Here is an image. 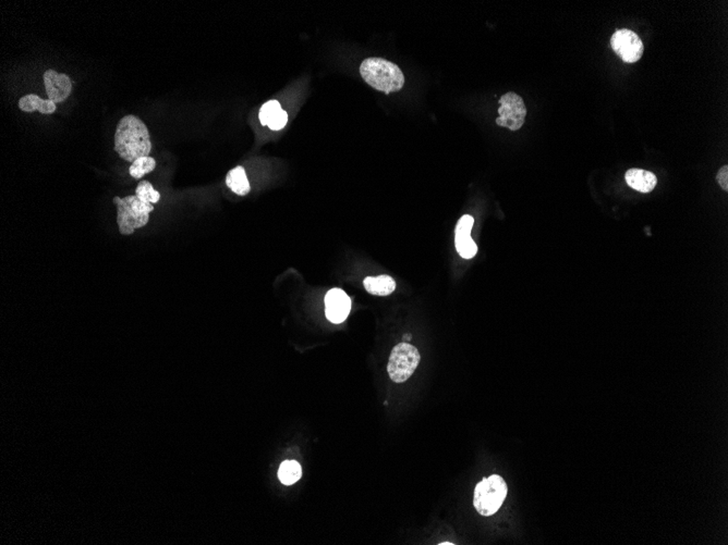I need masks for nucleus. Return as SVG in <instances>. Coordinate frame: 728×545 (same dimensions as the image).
Instances as JSON below:
<instances>
[{
	"mask_svg": "<svg viewBox=\"0 0 728 545\" xmlns=\"http://www.w3.org/2000/svg\"><path fill=\"white\" fill-rule=\"evenodd\" d=\"M114 203L117 206L119 231L123 235H131L137 229L146 226L150 220V213L154 211L153 204L144 203L137 195L125 198L116 196Z\"/></svg>",
	"mask_w": 728,
	"mask_h": 545,
	"instance_id": "obj_3",
	"label": "nucleus"
},
{
	"mask_svg": "<svg viewBox=\"0 0 728 545\" xmlns=\"http://www.w3.org/2000/svg\"><path fill=\"white\" fill-rule=\"evenodd\" d=\"M44 84L49 100L55 104L64 102L71 94V80L67 74L58 73L54 70H47L44 73Z\"/></svg>",
	"mask_w": 728,
	"mask_h": 545,
	"instance_id": "obj_10",
	"label": "nucleus"
},
{
	"mask_svg": "<svg viewBox=\"0 0 728 545\" xmlns=\"http://www.w3.org/2000/svg\"><path fill=\"white\" fill-rule=\"evenodd\" d=\"M280 109H283V108H281L279 102H277V100H270V102H265L260 109V114H259V118H260V122L262 123V125L268 127V120L276 112L279 111Z\"/></svg>",
	"mask_w": 728,
	"mask_h": 545,
	"instance_id": "obj_18",
	"label": "nucleus"
},
{
	"mask_svg": "<svg viewBox=\"0 0 728 545\" xmlns=\"http://www.w3.org/2000/svg\"><path fill=\"white\" fill-rule=\"evenodd\" d=\"M19 108L22 111H40L44 114H54L57 109L56 104L54 102H51L49 99H47V100L42 99L41 97L35 94H28L22 97L19 100Z\"/></svg>",
	"mask_w": 728,
	"mask_h": 545,
	"instance_id": "obj_13",
	"label": "nucleus"
},
{
	"mask_svg": "<svg viewBox=\"0 0 728 545\" xmlns=\"http://www.w3.org/2000/svg\"><path fill=\"white\" fill-rule=\"evenodd\" d=\"M474 219L470 215H465L459 219L455 229V247L462 258L471 259L478 253V247L471 239V230Z\"/></svg>",
	"mask_w": 728,
	"mask_h": 545,
	"instance_id": "obj_9",
	"label": "nucleus"
},
{
	"mask_svg": "<svg viewBox=\"0 0 728 545\" xmlns=\"http://www.w3.org/2000/svg\"><path fill=\"white\" fill-rule=\"evenodd\" d=\"M155 168L156 160L154 158L150 157V156L148 157H141L133 161L132 165L129 168V173L135 180H140L144 175L155 170Z\"/></svg>",
	"mask_w": 728,
	"mask_h": 545,
	"instance_id": "obj_16",
	"label": "nucleus"
},
{
	"mask_svg": "<svg viewBox=\"0 0 728 545\" xmlns=\"http://www.w3.org/2000/svg\"><path fill=\"white\" fill-rule=\"evenodd\" d=\"M364 287L367 293L376 296H388L396 289L395 280L388 274L379 276H367L363 281Z\"/></svg>",
	"mask_w": 728,
	"mask_h": 545,
	"instance_id": "obj_12",
	"label": "nucleus"
},
{
	"mask_svg": "<svg viewBox=\"0 0 728 545\" xmlns=\"http://www.w3.org/2000/svg\"><path fill=\"white\" fill-rule=\"evenodd\" d=\"M302 470L300 464L295 461H286L280 465L278 470V478L280 482L286 485H291L300 480Z\"/></svg>",
	"mask_w": 728,
	"mask_h": 545,
	"instance_id": "obj_15",
	"label": "nucleus"
},
{
	"mask_svg": "<svg viewBox=\"0 0 728 545\" xmlns=\"http://www.w3.org/2000/svg\"><path fill=\"white\" fill-rule=\"evenodd\" d=\"M506 482L499 474L484 478L474 490V505L476 512L489 517L501 508L507 497Z\"/></svg>",
	"mask_w": 728,
	"mask_h": 545,
	"instance_id": "obj_4",
	"label": "nucleus"
},
{
	"mask_svg": "<svg viewBox=\"0 0 728 545\" xmlns=\"http://www.w3.org/2000/svg\"><path fill=\"white\" fill-rule=\"evenodd\" d=\"M404 340H405V341H407V340L408 341H410L411 340V335H405V337H404Z\"/></svg>",
	"mask_w": 728,
	"mask_h": 545,
	"instance_id": "obj_21",
	"label": "nucleus"
},
{
	"mask_svg": "<svg viewBox=\"0 0 728 545\" xmlns=\"http://www.w3.org/2000/svg\"><path fill=\"white\" fill-rule=\"evenodd\" d=\"M226 184L234 194L239 196L248 195L251 190L245 168L241 166L234 168L227 173Z\"/></svg>",
	"mask_w": 728,
	"mask_h": 545,
	"instance_id": "obj_14",
	"label": "nucleus"
},
{
	"mask_svg": "<svg viewBox=\"0 0 728 545\" xmlns=\"http://www.w3.org/2000/svg\"><path fill=\"white\" fill-rule=\"evenodd\" d=\"M716 180H718V184L720 188H723L724 190H728V167L724 166L723 168H720L718 171V175H716Z\"/></svg>",
	"mask_w": 728,
	"mask_h": 545,
	"instance_id": "obj_20",
	"label": "nucleus"
},
{
	"mask_svg": "<svg viewBox=\"0 0 728 545\" xmlns=\"http://www.w3.org/2000/svg\"><path fill=\"white\" fill-rule=\"evenodd\" d=\"M288 122V114L285 110L280 109L279 111L276 112L268 122V127H270L272 131H279V129H284L287 125Z\"/></svg>",
	"mask_w": 728,
	"mask_h": 545,
	"instance_id": "obj_19",
	"label": "nucleus"
},
{
	"mask_svg": "<svg viewBox=\"0 0 728 545\" xmlns=\"http://www.w3.org/2000/svg\"><path fill=\"white\" fill-rule=\"evenodd\" d=\"M352 310V299L340 289H331L325 296V314L333 323H341Z\"/></svg>",
	"mask_w": 728,
	"mask_h": 545,
	"instance_id": "obj_8",
	"label": "nucleus"
},
{
	"mask_svg": "<svg viewBox=\"0 0 728 545\" xmlns=\"http://www.w3.org/2000/svg\"><path fill=\"white\" fill-rule=\"evenodd\" d=\"M115 152L128 163L150 156L152 143L148 127L142 120L132 114L120 120L115 133Z\"/></svg>",
	"mask_w": 728,
	"mask_h": 545,
	"instance_id": "obj_1",
	"label": "nucleus"
},
{
	"mask_svg": "<svg viewBox=\"0 0 728 545\" xmlns=\"http://www.w3.org/2000/svg\"><path fill=\"white\" fill-rule=\"evenodd\" d=\"M501 107L499 108V117L496 125L499 127H508L512 131L521 129L527 117V107L523 99L516 93H507L499 99Z\"/></svg>",
	"mask_w": 728,
	"mask_h": 545,
	"instance_id": "obj_6",
	"label": "nucleus"
},
{
	"mask_svg": "<svg viewBox=\"0 0 728 545\" xmlns=\"http://www.w3.org/2000/svg\"><path fill=\"white\" fill-rule=\"evenodd\" d=\"M420 360V352L413 345L399 343L390 352L388 365L390 378L396 383L405 382L418 368Z\"/></svg>",
	"mask_w": 728,
	"mask_h": 545,
	"instance_id": "obj_5",
	"label": "nucleus"
},
{
	"mask_svg": "<svg viewBox=\"0 0 728 545\" xmlns=\"http://www.w3.org/2000/svg\"><path fill=\"white\" fill-rule=\"evenodd\" d=\"M627 184L640 193H650L657 186V179L655 173L642 169H629L625 175Z\"/></svg>",
	"mask_w": 728,
	"mask_h": 545,
	"instance_id": "obj_11",
	"label": "nucleus"
},
{
	"mask_svg": "<svg viewBox=\"0 0 728 545\" xmlns=\"http://www.w3.org/2000/svg\"><path fill=\"white\" fill-rule=\"evenodd\" d=\"M365 83L385 94L399 91L405 85V75L397 64L383 58H367L360 66Z\"/></svg>",
	"mask_w": 728,
	"mask_h": 545,
	"instance_id": "obj_2",
	"label": "nucleus"
},
{
	"mask_svg": "<svg viewBox=\"0 0 728 545\" xmlns=\"http://www.w3.org/2000/svg\"><path fill=\"white\" fill-rule=\"evenodd\" d=\"M135 195L144 203L156 204L161 199V194L148 181H141L135 190Z\"/></svg>",
	"mask_w": 728,
	"mask_h": 545,
	"instance_id": "obj_17",
	"label": "nucleus"
},
{
	"mask_svg": "<svg viewBox=\"0 0 728 545\" xmlns=\"http://www.w3.org/2000/svg\"><path fill=\"white\" fill-rule=\"evenodd\" d=\"M613 51L626 64H634L641 59L644 47L641 38L630 30H617L611 38Z\"/></svg>",
	"mask_w": 728,
	"mask_h": 545,
	"instance_id": "obj_7",
	"label": "nucleus"
}]
</instances>
